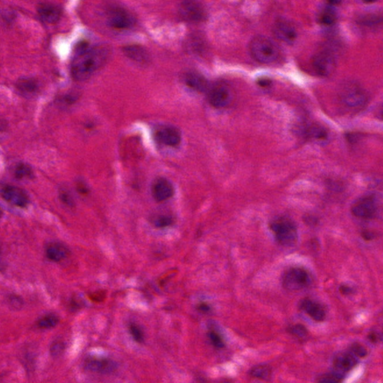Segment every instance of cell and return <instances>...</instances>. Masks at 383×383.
I'll return each instance as SVG.
<instances>
[{
	"instance_id": "6da1fadb",
	"label": "cell",
	"mask_w": 383,
	"mask_h": 383,
	"mask_svg": "<svg viewBox=\"0 0 383 383\" xmlns=\"http://www.w3.org/2000/svg\"><path fill=\"white\" fill-rule=\"evenodd\" d=\"M108 52L98 46L91 47L87 42H81L76 46L72 59L70 72L76 80H85L91 77L106 60Z\"/></svg>"
},
{
	"instance_id": "7a4b0ae2",
	"label": "cell",
	"mask_w": 383,
	"mask_h": 383,
	"mask_svg": "<svg viewBox=\"0 0 383 383\" xmlns=\"http://www.w3.org/2000/svg\"><path fill=\"white\" fill-rule=\"evenodd\" d=\"M250 52L256 61L263 64L273 63L279 55L277 45L271 39L263 36L255 38L251 42Z\"/></svg>"
},
{
	"instance_id": "3957f363",
	"label": "cell",
	"mask_w": 383,
	"mask_h": 383,
	"mask_svg": "<svg viewBox=\"0 0 383 383\" xmlns=\"http://www.w3.org/2000/svg\"><path fill=\"white\" fill-rule=\"evenodd\" d=\"M270 227L279 244L291 246L297 241V226L291 219L285 217L277 218L270 224Z\"/></svg>"
},
{
	"instance_id": "277c9868",
	"label": "cell",
	"mask_w": 383,
	"mask_h": 383,
	"mask_svg": "<svg viewBox=\"0 0 383 383\" xmlns=\"http://www.w3.org/2000/svg\"><path fill=\"white\" fill-rule=\"evenodd\" d=\"M343 104L352 109H361L368 101L365 91L356 84H348L341 92Z\"/></svg>"
},
{
	"instance_id": "5b68a950",
	"label": "cell",
	"mask_w": 383,
	"mask_h": 383,
	"mask_svg": "<svg viewBox=\"0 0 383 383\" xmlns=\"http://www.w3.org/2000/svg\"><path fill=\"white\" fill-rule=\"evenodd\" d=\"M309 274L304 269L294 267L284 273L282 278L283 287L289 291H297L310 284Z\"/></svg>"
},
{
	"instance_id": "8992f818",
	"label": "cell",
	"mask_w": 383,
	"mask_h": 383,
	"mask_svg": "<svg viewBox=\"0 0 383 383\" xmlns=\"http://www.w3.org/2000/svg\"><path fill=\"white\" fill-rule=\"evenodd\" d=\"M2 198L11 205L19 208H26L29 204V198L26 192L19 187L6 185L1 190Z\"/></svg>"
},
{
	"instance_id": "52a82bcc",
	"label": "cell",
	"mask_w": 383,
	"mask_h": 383,
	"mask_svg": "<svg viewBox=\"0 0 383 383\" xmlns=\"http://www.w3.org/2000/svg\"><path fill=\"white\" fill-rule=\"evenodd\" d=\"M232 90L225 85L214 86L210 91L208 100L211 105L215 108H225L231 104L232 101Z\"/></svg>"
},
{
	"instance_id": "ba28073f",
	"label": "cell",
	"mask_w": 383,
	"mask_h": 383,
	"mask_svg": "<svg viewBox=\"0 0 383 383\" xmlns=\"http://www.w3.org/2000/svg\"><path fill=\"white\" fill-rule=\"evenodd\" d=\"M84 367L91 372L108 374L114 372L117 369L116 363L111 359L106 358L88 357L84 362Z\"/></svg>"
},
{
	"instance_id": "9c48e42d",
	"label": "cell",
	"mask_w": 383,
	"mask_h": 383,
	"mask_svg": "<svg viewBox=\"0 0 383 383\" xmlns=\"http://www.w3.org/2000/svg\"><path fill=\"white\" fill-rule=\"evenodd\" d=\"M313 67L319 75L322 77L330 75L335 69V58L329 52H320L314 58Z\"/></svg>"
},
{
	"instance_id": "30bf717a",
	"label": "cell",
	"mask_w": 383,
	"mask_h": 383,
	"mask_svg": "<svg viewBox=\"0 0 383 383\" xmlns=\"http://www.w3.org/2000/svg\"><path fill=\"white\" fill-rule=\"evenodd\" d=\"M133 23L134 19L132 15L123 8H114L108 15L109 26L115 29H128Z\"/></svg>"
},
{
	"instance_id": "8fae6325",
	"label": "cell",
	"mask_w": 383,
	"mask_h": 383,
	"mask_svg": "<svg viewBox=\"0 0 383 383\" xmlns=\"http://www.w3.org/2000/svg\"><path fill=\"white\" fill-rule=\"evenodd\" d=\"M377 205L375 200L371 196L364 197L355 203L352 208V213L356 217L369 219L375 215Z\"/></svg>"
},
{
	"instance_id": "7c38bea8",
	"label": "cell",
	"mask_w": 383,
	"mask_h": 383,
	"mask_svg": "<svg viewBox=\"0 0 383 383\" xmlns=\"http://www.w3.org/2000/svg\"><path fill=\"white\" fill-rule=\"evenodd\" d=\"M156 139L166 146L175 147L181 143V136L177 128L171 126H162L155 133Z\"/></svg>"
},
{
	"instance_id": "4fadbf2b",
	"label": "cell",
	"mask_w": 383,
	"mask_h": 383,
	"mask_svg": "<svg viewBox=\"0 0 383 383\" xmlns=\"http://www.w3.org/2000/svg\"><path fill=\"white\" fill-rule=\"evenodd\" d=\"M174 190L171 183L167 179H157L152 185V195L157 201H164L170 199L174 195Z\"/></svg>"
},
{
	"instance_id": "5bb4252c",
	"label": "cell",
	"mask_w": 383,
	"mask_h": 383,
	"mask_svg": "<svg viewBox=\"0 0 383 383\" xmlns=\"http://www.w3.org/2000/svg\"><path fill=\"white\" fill-rule=\"evenodd\" d=\"M38 13L44 22L55 23L61 18L63 10L61 7L56 4L43 2L37 7Z\"/></svg>"
},
{
	"instance_id": "9a60e30c",
	"label": "cell",
	"mask_w": 383,
	"mask_h": 383,
	"mask_svg": "<svg viewBox=\"0 0 383 383\" xmlns=\"http://www.w3.org/2000/svg\"><path fill=\"white\" fill-rule=\"evenodd\" d=\"M357 363V359L352 353H339L333 359L334 367L343 374L351 370Z\"/></svg>"
},
{
	"instance_id": "2e32d148",
	"label": "cell",
	"mask_w": 383,
	"mask_h": 383,
	"mask_svg": "<svg viewBox=\"0 0 383 383\" xmlns=\"http://www.w3.org/2000/svg\"><path fill=\"white\" fill-rule=\"evenodd\" d=\"M274 34L278 39L283 42H294L297 37V32L294 26L286 21H278L274 26Z\"/></svg>"
},
{
	"instance_id": "e0dca14e",
	"label": "cell",
	"mask_w": 383,
	"mask_h": 383,
	"mask_svg": "<svg viewBox=\"0 0 383 383\" xmlns=\"http://www.w3.org/2000/svg\"><path fill=\"white\" fill-rule=\"evenodd\" d=\"M181 15L190 21H200L205 18V11L201 5L194 2H186L181 5Z\"/></svg>"
},
{
	"instance_id": "ac0fdd59",
	"label": "cell",
	"mask_w": 383,
	"mask_h": 383,
	"mask_svg": "<svg viewBox=\"0 0 383 383\" xmlns=\"http://www.w3.org/2000/svg\"><path fill=\"white\" fill-rule=\"evenodd\" d=\"M300 307L314 320L321 322L324 320L326 318V312L323 308L318 302H314L311 299L306 298L302 300Z\"/></svg>"
},
{
	"instance_id": "d6986e66",
	"label": "cell",
	"mask_w": 383,
	"mask_h": 383,
	"mask_svg": "<svg viewBox=\"0 0 383 383\" xmlns=\"http://www.w3.org/2000/svg\"><path fill=\"white\" fill-rule=\"evenodd\" d=\"M45 253L49 260L59 262L64 260L68 256L69 251L63 243H51L46 246Z\"/></svg>"
},
{
	"instance_id": "ffe728a7",
	"label": "cell",
	"mask_w": 383,
	"mask_h": 383,
	"mask_svg": "<svg viewBox=\"0 0 383 383\" xmlns=\"http://www.w3.org/2000/svg\"><path fill=\"white\" fill-rule=\"evenodd\" d=\"M16 87L18 91L23 95H33L39 89V84L33 78L24 77L18 80Z\"/></svg>"
},
{
	"instance_id": "44dd1931",
	"label": "cell",
	"mask_w": 383,
	"mask_h": 383,
	"mask_svg": "<svg viewBox=\"0 0 383 383\" xmlns=\"http://www.w3.org/2000/svg\"><path fill=\"white\" fill-rule=\"evenodd\" d=\"M185 83L189 87L195 91H203L208 88V81L198 73H189L185 77Z\"/></svg>"
},
{
	"instance_id": "7402d4cb",
	"label": "cell",
	"mask_w": 383,
	"mask_h": 383,
	"mask_svg": "<svg viewBox=\"0 0 383 383\" xmlns=\"http://www.w3.org/2000/svg\"><path fill=\"white\" fill-rule=\"evenodd\" d=\"M125 55L135 61L143 62L148 59V54L146 50L139 45H130L124 48Z\"/></svg>"
},
{
	"instance_id": "603a6c76",
	"label": "cell",
	"mask_w": 383,
	"mask_h": 383,
	"mask_svg": "<svg viewBox=\"0 0 383 383\" xmlns=\"http://www.w3.org/2000/svg\"><path fill=\"white\" fill-rule=\"evenodd\" d=\"M345 378V374L340 371L326 373L318 377V383H341Z\"/></svg>"
},
{
	"instance_id": "cb8c5ba5",
	"label": "cell",
	"mask_w": 383,
	"mask_h": 383,
	"mask_svg": "<svg viewBox=\"0 0 383 383\" xmlns=\"http://www.w3.org/2000/svg\"><path fill=\"white\" fill-rule=\"evenodd\" d=\"M271 368L267 365H258L250 370V375L259 380H267L271 376Z\"/></svg>"
},
{
	"instance_id": "d4e9b609",
	"label": "cell",
	"mask_w": 383,
	"mask_h": 383,
	"mask_svg": "<svg viewBox=\"0 0 383 383\" xmlns=\"http://www.w3.org/2000/svg\"><path fill=\"white\" fill-rule=\"evenodd\" d=\"M15 176L18 179H32L34 177L33 171L29 165L19 163L15 167Z\"/></svg>"
},
{
	"instance_id": "484cf974",
	"label": "cell",
	"mask_w": 383,
	"mask_h": 383,
	"mask_svg": "<svg viewBox=\"0 0 383 383\" xmlns=\"http://www.w3.org/2000/svg\"><path fill=\"white\" fill-rule=\"evenodd\" d=\"M336 19H337V16H336L335 10L332 8V5L325 8L319 17L321 23L327 25V26L335 23Z\"/></svg>"
},
{
	"instance_id": "4316f807",
	"label": "cell",
	"mask_w": 383,
	"mask_h": 383,
	"mask_svg": "<svg viewBox=\"0 0 383 383\" xmlns=\"http://www.w3.org/2000/svg\"><path fill=\"white\" fill-rule=\"evenodd\" d=\"M59 322V318L55 315H47L38 321V326L41 329H49L55 327Z\"/></svg>"
},
{
	"instance_id": "83f0119b",
	"label": "cell",
	"mask_w": 383,
	"mask_h": 383,
	"mask_svg": "<svg viewBox=\"0 0 383 383\" xmlns=\"http://www.w3.org/2000/svg\"><path fill=\"white\" fill-rule=\"evenodd\" d=\"M382 22H383V16L380 15L370 14V15H364L359 18V23L364 25V26H376V25H378Z\"/></svg>"
},
{
	"instance_id": "f1b7e54d",
	"label": "cell",
	"mask_w": 383,
	"mask_h": 383,
	"mask_svg": "<svg viewBox=\"0 0 383 383\" xmlns=\"http://www.w3.org/2000/svg\"><path fill=\"white\" fill-rule=\"evenodd\" d=\"M129 331L131 336L135 341L139 343H143L145 340V334L139 325L136 324V323H130L129 326Z\"/></svg>"
},
{
	"instance_id": "f546056e",
	"label": "cell",
	"mask_w": 383,
	"mask_h": 383,
	"mask_svg": "<svg viewBox=\"0 0 383 383\" xmlns=\"http://www.w3.org/2000/svg\"><path fill=\"white\" fill-rule=\"evenodd\" d=\"M308 134L317 140H324L328 137L327 131L321 126H313L308 130Z\"/></svg>"
},
{
	"instance_id": "4dcf8cb0",
	"label": "cell",
	"mask_w": 383,
	"mask_h": 383,
	"mask_svg": "<svg viewBox=\"0 0 383 383\" xmlns=\"http://www.w3.org/2000/svg\"><path fill=\"white\" fill-rule=\"evenodd\" d=\"M288 331H289L291 335H294V336L298 338V339H304L308 335V331H307L306 328L303 325H294V326H291L288 329Z\"/></svg>"
},
{
	"instance_id": "1f68e13d",
	"label": "cell",
	"mask_w": 383,
	"mask_h": 383,
	"mask_svg": "<svg viewBox=\"0 0 383 383\" xmlns=\"http://www.w3.org/2000/svg\"><path fill=\"white\" fill-rule=\"evenodd\" d=\"M208 337L212 344L216 348L222 349L225 346V342L222 336L215 331H211L208 333Z\"/></svg>"
},
{
	"instance_id": "d6a6232c",
	"label": "cell",
	"mask_w": 383,
	"mask_h": 383,
	"mask_svg": "<svg viewBox=\"0 0 383 383\" xmlns=\"http://www.w3.org/2000/svg\"><path fill=\"white\" fill-rule=\"evenodd\" d=\"M172 223V218L170 217L169 215H160L158 217L156 218L154 220L155 226L157 227V228H160V229L170 226Z\"/></svg>"
},
{
	"instance_id": "836d02e7",
	"label": "cell",
	"mask_w": 383,
	"mask_h": 383,
	"mask_svg": "<svg viewBox=\"0 0 383 383\" xmlns=\"http://www.w3.org/2000/svg\"><path fill=\"white\" fill-rule=\"evenodd\" d=\"M350 350L351 353L357 357L364 358L367 355V349L359 343H353L350 347Z\"/></svg>"
},
{
	"instance_id": "e575fe53",
	"label": "cell",
	"mask_w": 383,
	"mask_h": 383,
	"mask_svg": "<svg viewBox=\"0 0 383 383\" xmlns=\"http://www.w3.org/2000/svg\"><path fill=\"white\" fill-rule=\"evenodd\" d=\"M64 348H65V345L63 342H53V344L50 346V353L52 356L56 357V356H60L63 353Z\"/></svg>"
},
{
	"instance_id": "d590c367",
	"label": "cell",
	"mask_w": 383,
	"mask_h": 383,
	"mask_svg": "<svg viewBox=\"0 0 383 383\" xmlns=\"http://www.w3.org/2000/svg\"><path fill=\"white\" fill-rule=\"evenodd\" d=\"M60 198H61L62 201L63 203H64L66 205L69 207H74V201L73 198H72L71 195L68 192L65 191H62L60 192V195H59Z\"/></svg>"
},
{
	"instance_id": "8d00e7d4",
	"label": "cell",
	"mask_w": 383,
	"mask_h": 383,
	"mask_svg": "<svg viewBox=\"0 0 383 383\" xmlns=\"http://www.w3.org/2000/svg\"><path fill=\"white\" fill-rule=\"evenodd\" d=\"M9 304L11 307L15 309H19L22 307V301L18 297H12L10 298Z\"/></svg>"
},
{
	"instance_id": "74e56055",
	"label": "cell",
	"mask_w": 383,
	"mask_h": 383,
	"mask_svg": "<svg viewBox=\"0 0 383 383\" xmlns=\"http://www.w3.org/2000/svg\"><path fill=\"white\" fill-rule=\"evenodd\" d=\"M77 190L81 194H87L88 192V188L85 184L79 183L77 184Z\"/></svg>"
},
{
	"instance_id": "f35d334b",
	"label": "cell",
	"mask_w": 383,
	"mask_h": 383,
	"mask_svg": "<svg viewBox=\"0 0 383 383\" xmlns=\"http://www.w3.org/2000/svg\"><path fill=\"white\" fill-rule=\"evenodd\" d=\"M198 309L199 310V311H201V312H208V311H210V309H211V308H210L209 305H207V304L201 303L198 305Z\"/></svg>"
},
{
	"instance_id": "ab89813d",
	"label": "cell",
	"mask_w": 383,
	"mask_h": 383,
	"mask_svg": "<svg viewBox=\"0 0 383 383\" xmlns=\"http://www.w3.org/2000/svg\"><path fill=\"white\" fill-rule=\"evenodd\" d=\"M340 293L345 294V295H347V294H350V293H352L351 288L347 287V286H341V287H340Z\"/></svg>"
},
{
	"instance_id": "60d3db41",
	"label": "cell",
	"mask_w": 383,
	"mask_h": 383,
	"mask_svg": "<svg viewBox=\"0 0 383 383\" xmlns=\"http://www.w3.org/2000/svg\"><path fill=\"white\" fill-rule=\"evenodd\" d=\"M270 84V81L267 79H262L258 82V85L262 87L268 86Z\"/></svg>"
},
{
	"instance_id": "b9f144b4",
	"label": "cell",
	"mask_w": 383,
	"mask_h": 383,
	"mask_svg": "<svg viewBox=\"0 0 383 383\" xmlns=\"http://www.w3.org/2000/svg\"><path fill=\"white\" fill-rule=\"evenodd\" d=\"M363 238L366 240H370V239H372L373 235L371 233H369V232H365L362 234Z\"/></svg>"
},
{
	"instance_id": "7bdbcfd3",
	"label": "cell",
	"mask_w": 383,
	"mask_h": 383,
	"mask_svg": "<svg viewBox=\"0 0 383 383\" xmlns=\"http://www.w3.org/2000/svg\"><path fill=\"white\" fill-rule=\"evenodd\" d=\"M378 118L383 121V106L380 108L378 112Z\"/></svg>"
}]
</instances>
